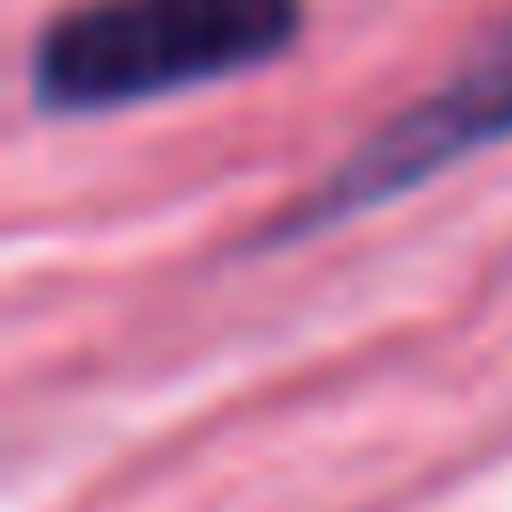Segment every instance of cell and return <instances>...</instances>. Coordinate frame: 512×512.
Here are the masks:
<instances>
[{
  "mask_svg": "<svg viewBox=\"0 0 512 512\" xmlns=\"http://www.w3.org/2000/svg\"><path fill=\"white\" fill-rule=\"evenodd\" d=\"M304 0H72L32 32V112L96 120L264 72L296 48Z\"/></svg>",
  "mask_w": 512,
  "mask_h": 512,
  "instance_id": "cell-1",
  "label": "cell"
},
{
  "mask_svg": "<svg viewBox=\"0 0 512 512\" xmlns=\"http://www.w3.org/2000/svg\"><path fill=\"white\" fill-rule=\"evenodd\" d=\"M504 136H512V32L488 40L472 64H456L440 88H424L408 112L376 120L264 240H296V232L344 224V216H360L376 200H400L424 176H440V168H456V160H472V152H488Z\"/></svg>",
  "mask_w": 512,
  "mask_h": 512,
  "instance_id": "cell-2",
  "label": "cell"
}]
</instances>
